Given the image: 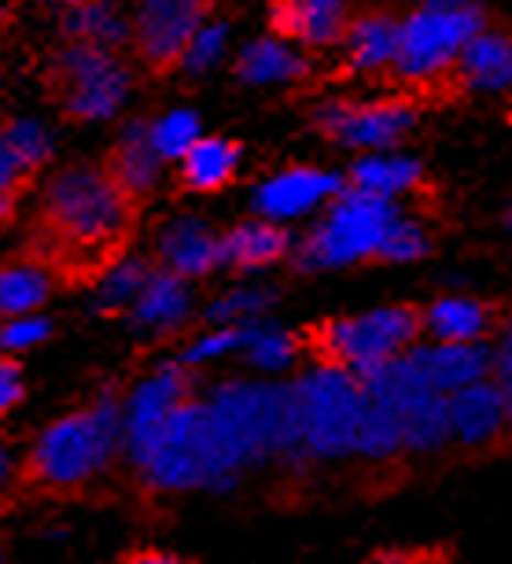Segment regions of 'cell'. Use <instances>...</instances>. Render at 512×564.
Here are the masks:
<instances>
[{
    "mask_svg": "<svg viewBox=\"0 0 512 564\" xmlns=\"http://www.w3.org/2000/svg\"><path fill=\"white\" fill-rule=\"evenodd\" d=\"M137 204L108 166H63L41 193L37 226L52 254H104L126 237Z\"/></svg>",
    "mask_w": 512,
    "mask_h": 564,
    "instance_id": "cell-1",
    "label": "cell"
},
{
    "mask_svg": "<svg viewBox=\"0 0 512 564\" xmlns=\"http://www.w3.org/2000/svg\"><path fill=\"white\" fill-rule=\"evenodd\" d=\"M248 468V457L207 399H188L170 417L137 476L152 491H229Z\"/></svg>",
    "mask_w": 512,
    "mask_h": 564,
    "instance_id": "cell-2",
    "label": "cell"
},
{
    "mask_svg": "<svg viewBox=\"0 0 512 564\" xmlns=\"http://www.w3.org/2000/svg\"><path fill=\"white\" fill-rule=\"evenodd\" d=\"M122 395L104 391L85 410H70L41 429L26 454L23 476L41 491H78L122 454Z\"/></svg>",
    "mask_w": 512,
    "mask_h": 564,
    "instance_id": "cell-3",
    "label": "cell"
},
{
    "mask_svg": "<svg viewBox=\"0 0 512 564\" xmlns=\"http://www.w3.org/2000/svg\"><path fill=\"white\" fill-rule=\"evenodd\" d=\"M402 207L394 199L361 193V188H344L328 204L303 240H295L292 262L303 273H325V270H347L358 262H377L380 248L388 240V229Z\"/></svg>",
    "mask_w": 512,
    "mask_h": 564,
    "instance_id": "cell-4",
    "label": "cell"
},
{
    "mask_svg": "<svg viewBox=\"0 0 512 564\" xmlns=\"http://www.w3.org/2000/svg\"><path fill=\"white\" fill-rule=\"evenodd\" d=\"M303 446L311 462H347L358 451L361 429V377L333 361H317L292 380Z\"/></svg>",
    "mask_w": 512,
    "mask_h": 564,
    "instance_id": "cell-5",
    "label": "cell"
},
{
    "mask_svg": "<svg viewBox=\"0 0 512 564\" xmlns=\"http://www.w3.org/2000/svg\"><path fill=\"white\" fill-rule=\"evenodd\" d=\"M487 26L479 0H417L402 15V41L394 78L424 85L454 74L465 45Z\"/></svg>",
    "mask_w": 512,
    "mask_h": 564,
    "instance_id": "cell-6",
    "label": "cell"
},
{
    "mask_svg": "<svg viewBox=\"0 0 512 564\" xmlns=\"http://www.w3.org/2000/svg\"><path fill=\"white\" fill-rule=\"evenodd\" d=\"M421 311L417 306H372V311L333 317V322L314 328V350L322 361L344 366L358 377L380 369L383 361L399 358L421 339Z\"/></svg>",
    "mask_w": 512,
    "mask_h": 564,
    "instance_id": "cell-7",
    "label": "cell"
},
{
    "mask_svg": "<svg viewBox=\"0 0 512 564\" xmlns=\"http://www.w3.org/2000/svg\"><path fill=\"white\" fill-rule=\"evenodd\" d=\"M52 82L59 89L63 111L74 122L119 119L133 93V67L122 52L67 41L52 59Z\"/></svg>",
    "mask_w": 512,
    "mask_h": 564,
    "instance_id": "cell-8",
    "label": "cell"
},
{
    "mask_svg": "<svg viewBox=\"0 0 512 564\" xmlns=\"http://www.w3.org/2000/svg\"><path fill=\"white\" fill-rule=\"evenodd\" d=\"M417 108L405 97H372V100H328L314 111V126L328 141L347 152H383L399 148L417 130Z\"/></svg>",
    "mask_w": 512,
    "mask_h": 564,
    "instance_id": "cell-9",
    "label": "cell"
},
{
    "mask_svg": "<svg viewBox=\"0 0 512 564\" xmlns=\"http://www.w3.org/2000/svg\"><path fill=\"white\" fill-rule=\"evenodd\" d=\"M215 15L210 0H141L130 15V52L144 70H177L196 30Z\"/></svg>",
    "mask_w": 512,
    "mask_h": 564,
    "instance_id": "cell-10",
    "label": "cell"
},
{
    "mask_svg": "<svg viewBox=\"0 0 512 564\" xmlns=\"http://www.w3.org/2000/svg\"><path fill=\"white\" fill-rule=\"evenodd\" d=\"M192 399V377L188 366L181 361H166V366L152 369L130 388V395H122V432L126 446L122 454L130 457L133 468H141L159 443V435L170 424V417Z\"/></svg>",
    "mask_w": 512,
    "mask_h": 564,
    "instance_id": "cell-11",
    "label": "cell"
},
{
    "mask_svg": "<svg viewBox=\"0 0 512 564\" xmlns=\"http://www.w3.org/2000/svg\"><path fill=\"white\" fill-rule=\"evenodd\" d=\"M344 188H347V174H339V170L287 166L259 181V188H254V196H251V207L259 218L287 226V221L322 215Z\"/></svg>",
    "mask_w": 512,
    "mask_h": 564,
    "instance_id": "cell-12",
    "label": "cell"
},
{
    "mask_svg": "<svg viewBox=\"0 0 512 564\" xmlns=\"http://www.w3.org/2000/svg\"><path fill=\"white\" fill-rule=\"evenodd\" d=\"M394 361V358H391ZM391 361H383L380 369H372L361 377V429H358V451L361 462H391V457L405 454L402 440V402L399 384H394Z\"/></svg>",
    "mask_w": 512,
    "mask_h": 564,
    "instance_id": "cell-13",
    "label": "cell"
},
{
    "mask_svg": "<svg viewBox=\"0 0 512 564\" xmlns=\"http://www.w3.org/2000/svg\"><path fill=\"white\" fill-rule=\"evenodd\" d=\"M350 19H355V0H273L270 4L273 34L295 41L306 52L339 48Z\"/></svg>",
    "mask_w": 512,
    "mask_h": 564,
    "instance_id": "cell-14",
    "label": "cell"
},
{
    "mask_svg": "<svg viewBox=\"0 0 512 564\" xmlns=\"http://www.w3.org/2000/svg\"><path fill=\"white\" fill-rule=\"evenodd\" d=\"M446 410H450V443L465 446V451H479V446L498 443L501 435L512 432L505 395L494 384V377L446 395Z\"/></svg>",
    "mask_w": 512,
    "mask_h": 564,
    "instance_id": "cell-15",
    "label": "cell"
},
{
    "mask_svg": "<svg viewBox=\"0 0 512 564\" xmlns=\"http://www.w3.org/2000/svg\"><path fill=\"white\" fill-rule=\"evenodd\" d=\"M155 259L170 273L203 281V276L221 270V232H215L196 215L170 218L155 237Z\"/></svg>",
    "mask_w": 512,
    "mask_h": 564,
    "instance_id": "cell-16",
    "label": "cell"
},
{
    "mask_svg": "<svg viewBox=\"0 0 512 564\" xmlns=\"http://www.w3.org/2000/svg\"><path fill=\"white\" fill-rule=\"evenodd\" d=\"M232 74H237V82L251 85V89L295 85L311 74V52L270 30V34H262V37H251L248 45L237 52Z\"/></svg>",
    "mask_w": 512,
    "mask_h": 564,
    "instance_id": "cell-17",
    "label": "cell"
},
{
    "mask_svg": "<svg viewBox=\"0 0 512 564\" xmlns=\"http://www.w3.org/2000/svg\"><path fill=\"white\" fill-rule=\"evenodd\" d=\"M402 15L394 12H361L350 19L339 52L350 74H391L399 59Z\"/></svg>",
    "mask_w": 512,
    "mask_h": 564,
    "instance_id": "cell-18",
    "label": "cell"
},
{
    "mask_svg": "<svg viewBox=\"0 0 512 564\" xmlns=\"http://www.w3.org/2000/svg\"><path fill=\"white\" fill-rule=\"evenodd\" d=\"M292 251H295V237L287 232V226L259 215L237 221L232 229L221 232V265H229L237 273L270 270V265L292 259Z\"/></svg>",
    "mask_w": 512,
    "mask_h": 564,
    "instance_id": "cell-19",
    "label": "cell"
},
{
    "mask_svg": "<svg viewBox=\"0 0 512 564\" xmlns=\"http://www.w3.org/2000/svg\"><path fill=\"white\" fill-rule=\"evenodd\" d=\"M454 78L461 89L479 93V97H494V93L512 89V34L498 26H483L468 41L461 59L454 67Z\"/></svg>",
    "mask_w": 512,
    "mask_h": 564,
    "instance_id": "cell-20",
    "label": "cell"
},
{
    "mask_svg": "<svg viewBox=\"0 0 512 564\" xmlns=\"http://www.w3.org/2000/svg\"><path fill=\"white\" fill-rule=\"evenodd\" d=\"M104 166H108L111 177L126 188V196H130L133 204H141V199L155 196L166 163H163V155L155 152L152 137H148V122H126Z\"/></svg>",
    "mask_w": 512,
    "mask_h": 564,
    "instance_id": "cell-21",
    "label": "cell"
},
{
    "mask_svg": "<svg viewBox=\"0 0 512 564\" xmlns=\"http://www.w3.org/2000/svg\"><path fill=\"white\" fill-rule=\"evenodd\" d=\"M424 181V163L402 148H383V152H361L347 170V185L361 193L383 196L399 204L402 196L417 193Z\"/></svg>",
    "mask_w": 512,
    "mask_h": 564,
    "instance_id": "cell-22",
    "label": "cell"
},
{
    "mask_svg": "<svg viewBox=\"0 0 512 564\" xmlns=\"http://www.w3.org/2000/svg\"><path fill=\"white\" fill-rule=\"evenodd\" d=\"M421 361L428 369L432 384L443 395H454L476 380H487L494 372V347L487 339H465V344H417Z\"/></svg>",
    "mask_w": 512,
    "mask_h": 564,
    "instance_id": "cell-23",
    "label": "cell"
},
{
    "mask_svg": "<svg viewBox=\"0 0 512 564\" xmlns=\"http://www.w3.org/2000/svg\"><path fill=\"white\" fill-rule=\"evenodd\" d=\"M192 281L181 273H170L163 265H155L148 276L144 292L137 295V303L130 306V317L137 328L144 333H174L192 317Z\"/></svg>",
    "mask_w": 512,
    "mask_h": 564,
    "instance_id": "cell-24",
    "label": "cell"
},
{
    "mask_svg": "<svg viewBox=\"0 0 512 564\" xmlns=\"http://www.w3.org/2000/svg\"><path fill=\"white\" fill-rule=\"evenodd\" d=\"M421 325L435 344H465V339H487L494 314L476 295H439L421 311Z\"/></svg>",
    "mask_w": 512,
    "mask_h": 564,
    "instance_id": "cell-25",
    "label": "cell"
},
{
    "mask_svg": "<svg viewBox=\"0 0 512 564\" xmlns=\"http://www.w3.org/2000/svg\"><path fill=\"white\" fill-rule=\"evenodd\" d=\"M240 159H243V152L237 141L203 133L185 152V159L177 163V170H181V181H185L192 193H221V188L237 181Z\"/></svg>",
    "mask_w": 512,
    "mask_h": 564,
    "instance_id": "cell-26",
    "label": "cell"
},
{
    "mask_svg": "<svg viewBox=\"0 0 512 564\" xmlns=\"http://www.w3.org/2000/svg\"><path fill=\"white\" fill-rule=\"evenodd\" d=\"M56 276L45 259H8L0 262V317L34 314L48 303Z\"/></svg>",
    "mask_w": 512,
    "mask_h": 564,
    "instance_id": "cell-27",
    "label": "cell"
},
{
    "mask_svg": "<svg viewBox=\"0 0 512 564\" xmlns=\"http://www.w3.org/2000/svg\"><path fill=\"white\" fill-rule=\"evenodd\" d=\"M63 37L96 48L126 52L130 48V15L119 4H111V0H92V4L70 8L63 15Z\"/></svg>",
    "mask_w": 512,
    "mask_h": 564,
    "instance_id": "cell-28",
    "label": "cell"
},
{
    "mask_svg": "<svg viewBox=\"0 0 512 564\" xmlns=\"http://www.w3.org/2000/svg\"><path fill=\"white\" fill-rule=\"evenodd\" d=\"M155 265L148 259H137V254H119V259H108L96 273L92 284V300L96 311L104 314H130V306L137 303V295L144 292L148 276H152Z\"/></svg>",
    "mask_w": 512,
    "mask_h": 564,
    "instance_id": "cell-29",
    "label": "cell"
},
{
    "mask_svg": "<svg viewBox=\"0 0 512 564\" xmlns=\"http://www.w3.org/2000/svg\"><path fill=\"white\" fill-rule=\"evenodd\" d=\"M298 350H303V339L295 333H287L281 325H270V322H251L248 333H243V347L240 355L251 361L259 372H284L295 366Z\"/></svg>",
    "mask_w": 512,
    "mask_h": 564,
    "instance_id": "cell-30",
    "label": "cell"
},
{
    "mask_svg": "<svg viewBox=\"0 0 512 564\" xmlns=\"http://www.w3.org/2000/svg\"><path fill=\"white\" fill-rule=\"evenodd\" d=\"M148 137H152L155 152L163 163H181L185 152L203 137V119L188 108H170L148 122Z\"/></svg>",
    "mask_w": 512,
    "mask_h": 564,
    "instance_id": "cell-31",
    "label": "cell"
},
{
    "mask_svg": "<svg viewBox=\"0 0 512 564\" xmlns=\"http://www.w3.org/2000/svg\"><path fill=\"white\" fill-rule=\"evenodd\" d=\"M276 303V292L270 284H237V289L221 292L215 303L207 306V325H248Z\"/></svg>",
    "mask_w": 512,
    "mask_h": 564,
    "instance_id": "cell-32",
    "label": "cell"
},
{
    "mask_svg": "<svg viewBox=\"0 0 512 564\" xmlns=\"http://www.w3.org/2000/svg\"><path fill=\"white\" fill-rule=\"evenodd\" d=\"M229 41H232V26L226 23V19L210 15L207 23L196 30V37H192V45H188L185 59H181L177 70H185L188 78H207L210 70L226 63Z\"/></svg>",
    "mask_w": 512,
    "mask_h": 564,
    "instance_id": "cell-33",
    "label": "cell"
},
{
    "mask_svg": "<svg viewBox=\"0 0 512 564\" xmlns=\"http://www.w3.org/2000/svg\"><path fill=\"white\" fill-rule=\"evenodd\" d=\"M0 137L8 141V148L23 159V166L30 174H37L41 166L52 163V155H56V133L48 130L41 119H12L0 130Z\"/></svg>",
    "mask_w": 512,
    "mask_h": 564,
    "instance_id": "cell-34",
    "label": "cell"
},
{
    "mask_svg": "<svg viewBox=\"0 0 512 564\" xmlns=\"http://www.w3.org/2000/svg\"><path fill=\"white\" fill-rule=\"evenodd\" d=\"M428 251H432L428 229H424L417 218H410V215L402 210V215L394 218V226L388 229V240H383V248H380V259H377V262L405 265V262H421Z\"/></svg>",
    "mask_w": 512,
    "mask_h": 564,
    "instance_id": "cell-35",
    "label": "cell"
},
{
    "mask_svg": "<svg viewBox=\"0 0 512 564\" xmlns=\"http://www.w3.org/2000/svg\"><path fill=\"white\" fill-rule=\"evenodd\" d=\"M248 325H251V322H248ZM248 325H210L207 333L196 336V339H192V344L185 347V355H181V366H207V361L240 355L243 333H248Z\"/></svg>",
    "mask_w": 512,
    "mask_h": 564,
    "instance_id": "cell-36",
    "label": "cell"
},
{
    "mask_svg": "<svg viewBox=\"0 0 512 564\" xmlns=\"http://www.w3.org/2000/svg\"><path fill=\"white\" fill-rule=\"evenodd\" d=\"M52 336V322L45 314H15L0 317V355H26Z\"/></svg>",
    "mask_w": 512,
    "mask_h": 564,
    "instance_id": "cell-37",
    "label": "cell"
},
{
    "mask_svg": "<svg viewBox=\"0 0 512 564\" xmlns=\"http://www.w3.org/2000/svg\"><path fill=\"white\" fill-rule=\"evenodd\" d=\"M34 177L30 170L23 166V159H19L8 141L0 137V226H4L8 218L15 215L19 207V193L26 188V181Z\"/></svg>",
    "mask_w": 512,
    "mask_h": 564,
    "instance_id": "cell-38",
    "label": "cell"
},
{
    "mask_svg": "<svg viewBox=\"0 0 512 564\" xmlns=\"http://www.w3.org/2000/svg\"><path fill=\"white\" fill-rule=\"evenodd\" d=\"M494 384L501 388V395H505V410H509V429H512V311L501 317L494 325Z\"/></svg>",
    "mask_w": 512,
    "mask_h": 564,
    "instance_id": "cell-39",
    "label": "cell"
},
{
    "mask_svg": "<svg viewBox=\"0 0 512 564\" xmlns=\"http://www.w3.org/2000/svg\"><path fill=\"white\" fill-rule=\"evenodd\" d=\"M26 395V380L23 369L12 355H0V417H8Z\"/></svg>",
    "mask_w": 512,
    "mask_h": 564,
    "instance_id": "cell-40",
    "label": "cell"
},
{
    "mask_svg": "<svg viewBox=\"0 0 512 564\" xmlns=\"http://www.w3.org/2000/svg\"><path fill=\"white\" fill-rule=\"evenodd\" d=\"M115 564H192V561L177 557V553H166V550H152V546H144V550L126 553V557H119Z\"/></svg>",
    "mask_w": 512,
    "mask_h": 564,
    "instance_id": "cell-41",
    "label": "cell"
},
{
    "mask_svg": "<svg viewBox=\"0 0 512 564\" xmlns=\"http://www.w3.org/2000/svg\"><path fill=\"white\" fill-rule=\"evenodd\" d=\"M15 473H19V465H15V454H12V446H8L4 440H0V495H4L8 487H12Z\"/></svg>",
    "mask_w": 512,
    "mask_h": 564,
    "instance_id": "cell-42",
    "label": "cell"
},
{
    "mask_svg": "<svg viewBox=\"0 0 512 564\" xmlns=\"http://www.w3.org/2000/svg\"><path fill=\"white\" fill-rule=\"evenodd\" d=\"M52 4H59L63 12H70V8H81V4H92V0H52Z\"/></svg>",
    "mask_w": 512,
    "mask_h": 564,
    "instance_id": "cell-43",
    "label": "cell"
},
{
    "mask_svg": "<svg viewBox=\"0 0 512 564\" xmlns=\"http://www.w3.org/2000/svg\"><path fill=\"white\" fill-rule=\"evenodd\" d=\"M0 564H8V553H4V539H0Z\"/></svg>",
    "mask_w": 512,
    "mask_h": 564,
    "instance_id": "cell-44",
    "label": "cell"
},
{
    "mask_svg": "<svg viewBox=\"0 0 512 564\" xmlns=\"http://www.w3.org/2000/svg\"><path fill=\"white\" fill-rule=\"evenodd\" d=\"M505 229H509V232H512V207H509V210H505Z\"/></svg>",
    "mask_w": 512,
    "mask_h": 564,
    "instance_id": "cell-45",
    "label": "cell"
}]
</instances>
